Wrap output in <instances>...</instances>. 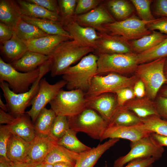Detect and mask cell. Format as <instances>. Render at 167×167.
<instances>
[{"label":"cell","mask_w":167,"mask_h":167,"mask_svg":"<svg viewBox=\"0 0 167 167\" xmlns=\"http://www.w3.org/2000/svg\"><path fill=\"white\" fill-rule=\"evenodd\" d=\"M94 49L73 39L62 42L48 56L51 76L54 77L62 75L71 65L92 53Z\"/></svg>","instance_id":"1"},{"label":"cell","mask_w":167,"mask_h":167,"mask_svg":"<svg viewBox=\"0 0 167 167\" xmlns=\"http://www.w3.org/2000/svg\"><path fill=\"white\" fill-rule=\"evenodd\" d=\"M98 56L92 53L84 57L76 65L70 66L62 75L68 90L80 89L86 92L93 77L97 75Z\"/></svg>","instance_id":"2"},{"label":"cell","mask_w":167,"mask_h":167,"mask_svg":"<svg viewBox=\"0 0 167 167\" xmlns=\"http://www.w3.org/2000/svg\"><path fill=\"white\" fill-rule=\"evenodd\" d=\"M50 62L48 60L39 66L41 70L39 76L32 85L29 90L24 93H15L10 88L7 82L0 81V87L5 99L8 110L15 118L24 114L26 108L31 105L32 101L38 91L40 81L50 71Z\"/></svg>","instance_id":"3"},{"label":"cell","mask_w":167,"mask_h":167,"mask_svg":"<svg viewBox=\"0 0 167 167\" xmlns=\"http://www.w3.org/2000/svg\"><path fill=\"white\" fill-rule=\"evenodd\" d=\"M137 80L135 76L128 77L113 72L105 76L96 75L92 78L89 88L85 92L86 102L103 93H115L124 88H133Z\"/></svg>","instance_id":"4"},{"label":"cell","mask_w":167,"mask_h":167,"mask_svg":"<svg viewBox=\"0 0 167 167\" xmlns=\"http://www.w3.org/2000/svg\"><path fill=\"white\" fill-rule=\"evenodd\" d=\"M67 118L70 129L100 140L108 125L96 111L87 107L77 114Z\"/></svg>","instance_id":"5"},{"label":"cell","mask_w":167,"mask_h":167,"mask_svg":"<svg viewBox=\"0 0 167 167\" xmlns=\"http://www.w3.org/2000/svg\"><path fill=\"white\" fill-rule=\"evenodd\" d=\"M165 58L140 64L135 71L144 84L146 93L151 100L155 98L161 87L166 82L164 70Z\"/></svg>","instance_id":"6"},{"label":"cell","mask_w":167,"mask_h":167,"mask_svg":"<svg viewBox=\"0 0 167 167\" xmlns=\"http://www.w3.org/2000/svg\"><path fill=\"white\" fill-rule=\"evenodd\" d=\"M49 104L57 115L72 117L86 108L85 92L80 89L65 91L62 89Z\"/></svg>","instance_id":"7"},{"label":"cell","mask_w":167,"mask_h":167,"mask_svg":"<svg viewBox=\"0 0 167 167\" xmlns=\"http://www.w3.org/2000/svg\"><path fill=\"white\" fill-rule=\"evenodd\" d=\"M40 73L39 67L29 72L19 71L0 57V81L7 82L15 93H20L28 91L30 87L38 78Z\"/></svg>","instance_id":"8"},{"label":"cell","mask_w":167,"mask_h":167,"mask_svg":"<svg viewBox=\"0 0 167 167\" xmlns=\"http://www.w3.org/2000/svg\"><path fill=\"white\" fill-rule=\"evenodd\" d=\"M97 74L113 72L121 75L135 71L138 65L137 54H102L98 56Z\"/></svg>","instance_id":"9"},{"label":"cell","mask_w":167,"mask_h":167,"mask_svg":"<svg viewBox=\"0 0 167 167\" xmlns=\"http://www.w3.org/2000/svg\"><path fill=\"white\" fill-rule=\"evenodd\" d=\"M130 146V151L115 160L113 167H122L131 161L138 158L152 157L157 161L162 156L164 152L163 147L158 144L150 135L131 141Z\"/></svg>","instance_id":"10"},{"label":"cell","mask_w":167,"mask_h":167,"mask_svg":"<svg viewBox=\"0 0 167 167\" xmlns=\"http://www.w3.org/2000/svg\"><path fill=\"white\" fill-rule=\"evenodd\" d=\"M150 22L133 15L122 21L104 24L103 27L107 33L121 36L130 41L150 34L152 32L146 27L147 24Z\"/></svg>","instance_id":"11"},{"label":"cell","mask_w":167,"mask_h":167,"mask_svg":"<svg viewBox=\"0 0 167 167\" xmlns=\"http://www.w3.org/2000/svg\"><path fill=\"white\" fill-rule=\"evenodd\" d=\"M66 84V82L63 79L53 84H50L45 78H42L40 80L38 91L31 103L32 107L26 112L33 122H35L42 110L56 97Z\"/></svg>","instance_id":"12"},{"label":"cell","mask_w":167,"mask_h":167,"mask_svg":"<svg viewBox=\"0 0 167 167\" xmlns=\"http://www.w3.org/2000/svg\"><path fill=\"white\" fill-rule=\"evenodd\" d=\"M98 34L99 38L92 53L97 56L102 54H122L133 53L129 41L122 37L105 32H98Z\"/></svg>","instance_id":"13"},{"label":"cell","mask_w":167,"mask_h":167,"mask_svg":"<svg viewBox=\"0 0 167 167\" xmlns=\"http://www.w3.org/2000/svg\"><path fill=\"white\" fill-rule=\"evenodd\" d=\"M152 133L145 128L142 122L130 126L109 124L100 141L109 138L123 139L134 141L150 136Z\"/></svg>","instance_id":"14"},{"label":"cell","mask_w":167,"mask_h":167,"mask_svg":"<svg viewBox=\"0 0 167 167\" xmlns=\"http://www.w3.org/2000/svg\"><path fill=\"white\" fill-rule=\"evenodd\" d=\"M64 29L73 40L85 46L94 49L99 38L98 32L94 28L82 26L73 18L62 20Z\"/></svg>","instance_id":"15"},{"label":"cell","mask_w":167,"mask_h":167,"mask_svg":"<svg viewBox=\"0 0 167 167\" xmlns=\"http://www.w3.org/2000/svg\"><path fill=\"white\" fill-rule=\"evenodd\" d=\"M73 18L81 25L94 28L97 32H101L106 33L103 27V25L116 21L103 2L90 11L74 16Z\"/></svg>","instance_id":"16"},{"label":"cell","mask_w":167,"mask_h":167,"mask_svg":"<svg viewBox=\"0 0 167 167\" xmlns=\"http://www.w3.org/2000/svg\"><path fill=\"white\" fill-rule=\"evenodd\" d=\"M57 142L49 136L36 135L30 142L26 162L38 164L43 162Z\"/></svg>","instance_id":"17"},{"label":"cell","mask_w":167,"mask_h":167,"mask_svg":"<svg viewBox=\"0 0 167 167\" xmlns=\"http://www.w3.org/2000/svg\"><path fill=\"white\" fill-rule=\"evenodd\" d=\"M116 95L113 93L102 94L86 102V107L98 112L109 124L118 107Z\"/></svg>","instance_id":"18"},{"label":"cell","mask_w":167,"mask_h":167,"mask_svg":"<svg viewBox=\"0 0 167 167\" xmlns=\"http://www.w3.org/2000/svg\"><path fill=\"white\" fill-rule=\"evenodd\" d=\"M71 40L73 39L63 36L49 35L34 40L23 41L28 50L49 56L60 44Z\"/></svg>","instance_id":"19"},{"label":"cell","mask_w":167,"mask_h":167,"mask_svg":"<svg viewBox=\"0 0 167 167\" xmlns=\"http://www.w3.org/2000/svg\"><path fill=\"white\" fill-rule=\"evenodd\" d=\"M28 51L23 40L14 32L10 40L0 44V52L3 58L2 59L10 64L20 58Z\"/></svg>","instance_id":"20"},{"label":"cell","mask_w":167,"mask_h":167,"mask_svg":"<svg viewBox=\"0 0 167 167\" xmlns=\"http://www.w3.org/2000/svg\"><path fill=\"white\" fill-rule=\"evenodd\" d=\"M119 140L110 139L96 147L79 153L74 167H93L101 156Z\"/></svg>","instance_id":"21"},{"label":"cell","mask_w":167,"mask_h":167,"mask_svg":"<svg viewBox=\"0 0 167 167\" xmlns=\"http://www.w3.org/2000/svg\"><path fill=\"white\" fill-rule=\"evenodd\" d=\"M29 117L24 113L16 117L11 123L7 125L12 134L28 142L32 141L36 136L34 126Z\"/></svg>","instance_id":"22"},{"label":"cell","mask_w":167,"mask_h":167,"mask_svg":"<svg viewBox=\"0 0 167 167\" xmlns=\"http://www.w3.org/2000/svg\"><path fill=\"white\" fill-rule=\"evenodd\" d=\"M49 59V57L28 51L20 58L10 64L16 70L22 72L32 71Z\"/></svg>","instance_id":"23"},{"label":"cell","mask_w":167,"mask_h":167,"mask_svg":"<svg viewBox=\"0 0 167 167\" xmlns=\"http://www.w3.org/2000/svg\"><path fill=\"white\" fill-rule=\"evenodd\" d=\"M16 1L23 15L62 22V18L59 15L48 11L40 5L30 2L26 0H17Z\"/></svg>","instance_id":"24"},{"label":"cell","mask_w":167,"mask_h":167,"mask_svg":"<svg viewBox=\"0 0 167 167\" xmlns=\"http://www.w3.org/2000/svg\"><path fill=\"white\" fill-rule=\"evenodd\" d=\"M30 142L12 134L7 147L8 158L12 162H26Z\"/></svg>","instance_id":"25"},{"label":"cell","mask_w":167,"mask_h":167,"mask_svg":"<svg viewBox=\"0 0 167 167\" xmlns=\"http://www.w3.org/2000/svg\"><path fill=\"white\" fill-rule=\"evenodd\" d=\"M124 106L141 119L159 116L155 103L148 97L133 99L126 102Z\"/></svg>","instance_id":"26"},{"label":"cell","mask_w":167,"mask_h":167,"mask_svg":"<svg viewBox=\"0 0 167 167\" xmlns=\"http://www.w3.org/2000/svg\"><path fill=\"white\" fill-rule=\"evenodd\" d=\"M21 19L25 22L36 26L48 34L63 36L73 39L69 34L63 28L61 22L31 17L23 15Z\"/></svg>","instance_id":"27"},{"label":"cell","mask_w":167,"mask_h":167,"mask_svg":"<svg viewBox=\"0 0 167 167\" xmlns=\"http://www.w3.org/2000/svg\"><path fill=\"white\" fill-rule=\"evenodd\" d=\"M22 15L16 0H0V22L12 28L21 19Z\"/></svg>","instance_id":"28"},{"label":"cell","mask_w":167,"mask_h":167,"mask_svg":"<svg viewBox=\"0 0 167 167\" xmlns=\"http://www.w3.org/2000/svg\"><path fill=\"white\" fill-rule=\"evenodd\" d=\"M167 37V35L153 31L139 39L129 41L132 52L137 54L148 50L156 46Z\"/></svg>","instance_id":"29"},{"label":"cell","mask_w":167,"mask_h":167,"mask_svg":"<svg viewBox=\"0 0 167 167\" xmlns=\"http://www.w3.org/2000/svg\"><path fill=\"white\" fill-rule=\"evenodd\" d=\"M103 3L116 21L128 18L134 11L130 2L126 0H103Z\"/></svg>","instance_id":"30"},{"label":"cell","mask_w":167,"mask_h":167,"mask_svg":"<svg viewBox=\"0 0 167 167\" xmlns=\"http://www.w3.org/2000/svg\"><path fill=\"white\" fill-rule=\"evenodd\" d=\"M79 154L57 143L46 156L43 163L53 165L57 162H64L75 166Z\"/></svg>","instance_id":"31"},{"label":"cell","mask_w":167,"mask_h":167,"mask_svg":"<svg viewBox=\"0 0 167 167\" xmlns=\"http://www.w3.org/2000/svg\"><path fill=\"white\" fill-rule=\"evenodd\" d=\"M13 32L19 38L29 41L49 35L36 26L30 24L21 19L12 27Z\"/></svg>","instance_id":"32"},{"label":"cell","mask_w":167,"mask_h":167,"mask_svg":"<svg viewBox=\"0 0 167 167\" xmlns=\"http://www.w3.org/2000/svg\"><path fill=\"white\" fill-rule=\"evenodd\" d=\"M57 115L51 109L44 108L40 113L34 125L36 135L48 136Z\"/></svg>","instance_id":"33"},{"label":"cell","mask_w":167,"mask_h":167,"mask_svg":"<svg viewBox=\"0 0 167 167\" xmlns=\"http://www.w3.org/2000/svg\"><path fill=\"white\" fill-rule=\"evenodd\" d=\"M77 132L70 129L68 130L57 143L75 152L80 153L92 148L81 142L77 138Z\"/></svg>","instance_id":"34"},{"label":"cell","mask_w":167,"mask_h":167,"mask_svg":"<svg viewBox=\"0 0 167 167\" xmlns=\"http://www.w3.org/2000/svg\"><path fill=\"white\" fill-rule=\"evenodd\" d=\"M141 122V118L123 106H118L108 125L130 126Z\"/></svg>","instance_id":"35"},{"label":"cell","mask_w":167,"mask_h":167,"mask_svg":"<svg viewBox=\"0 0 167 167\" xmlns=\"http://www.w3.org/2000/svg\"><path fill=\"white\" fill-rule=\"evenodd\" d=\"M137 55L138 64L167 57V37L154 47L143 52L137 54Z\"/></svg>","instance_id":"36"},{"label":"cell","mask_w":167,"mask_h":167,"mask_svg":"<svg viewBox=\"0 0 167 167\" xmlns=\"http://www.w3.org/2000/svg\"><path fill=\"white\" fill-rule=\"evenodd\" d=\"M145 128L153 132L167 136V121L158 115L141 119Z\"/></svg>","instance_id":"37"},{"label":"cell","mask_w":167,"mask_h":167,"mask_svg":"<svg viewBox=\"0 0 167 167\" xmlns=\"http://www.w3.org/2000/svg\"><path fill=\"white\" fill-rule=\"evenodd\" d=\"M69 129L67 117L63 115H57L48 136L57 142Z\"/></svg>","instance_id":"38"},{"label":"cell","mask_w":167,"mask_h":167,"mask_svg":"<svg viewBox=\"0 0 167 167\" xmlns=\"http://www.w3.org/2000/svg\"><path fill=\"white\" fill-rule=\"evenodd\" d=\"M151 0H131L135 7L139 18L143 21L151 22L156 19L152 15L150 6Z\"/></svg>","instance_id":"39"},{"label":"cell","mask_w":167,"mask_h":167,"mask_svg":"<svg viewBox=\"0 0 167 167\" xmlns=\"http://www.w3.org/2000/svg\"><path fill=\"white\" fill-rule=\"evenodd\" d=\"M58 1L60 15L62 20L67 19L74 16L77 0H59Z\"/></svg>","instance_id":"40"},{"label":"cell","mask_w":167,"mask_h":167,"mask_svg":"<svg viewBox=\"0 0 167 167\" xmlns=\"http://www.w3.org/2000/svg\"><path fill=\"white\" fill-rule=\"evenodd\" d=\"M101 0H77L74 16L88 12L101 4Z\"/></svg>","instance_id":"41"},{"label":"cell","mask_w":167,"mask_h":167,"mask_svg":"<svg viewBox=\"0 0 167 167\" xmlns=\"http://www.w3.org/2000/svg\"><path fill=\"white\" fill-rule=\"evenodd\" d=\"M12 134L7 125L0 126V157L9 160L6 156L7 147L10 138ZM10 161V160H9Z\"/></svg>","instance_id":"42"},{"label":"cell","mask_w":167,"mask_h":167,"mask_svg":"<svg viewBox=\"0 0 167 167\" xmlns=\"http://www.w3.org/2000/svg\"><path fill=\"white\" fill-rule=\"evenodd\" d=\"M118 106H124L127 101L134 99L135 97L133 88L128 87L121 89L115 93Z\"/></svg>","instance_id":"43"},{"label":"cell","mask_w":167,"mask_h":167,"mask_svg":"<svg viewBox=\"0 0 167 167\" xmlns=\"http://www.w3.org/2000/svg\"><path fill=\"white\" fill-rule=\"evenodd\" d=\"M146 27L152 32L158 30L160 32L167 35V17L156 19L147 24Z\"/></svg>","instance_id":"44"},{"label":"cell","mask_w":167,"mask_h":167,"mask_svg":"<svg viewBox=\"0 0 167 167\" xmlns=\"http://www.w3.org/2000/svg\"><path fill=\"white\" fill-rule=\"evenodd\" d=\"M40 5L51 12L60 15L58 1L56 0H26Z\"/></svg>","instance_id":"45"},{"label":"cell","mask_w":167,"mask_h":167,"mask_svg":"<svg viewBox=\"0 0 167 167\" xmlns=\"http://www.w3.org/2000/svg\"><path fill=\"white\" fill-rule=\"evenodd\" d=\"M156 161L152 157L138 158L131 161L122 167H152V164Z\"/></svg>","instance_id":"46"},{"label":"cell","mask_w":167,"mask_h":167,"mask_svg":"<svg viewBox=\"0 0 167 167\" xmlns=\"http://www.w3.org/2000/svg\"><path fill=\"white\" fill-rule=\"evenodd\" d=\"M155 104L159 116L167 121V98L161 96Z\"/></svg>","instance_id":"47"},{"label":"cell","mask_w":167,"mask_h":167,"mask_svg":"<svg viewBox=\"0 0 167 167\" xmlns=\"http://www.w3.org/2000/svg\"><path fill=\"white\" fill-rule=\"evenodd\" d=\"M13 32L12 27L0 22V44L10 40L12 36Z\"/></svg>","instance_id":"48"},{"label":"cell","mask_w":167,"mask_h":167,"mask_svg":"<svg viewBox=\"0 0 167 167\" xmlns=\"http://www.w3.org/2000/svg\"><path fill=\"white\" fill-rule=\"evenodd\" d=\"M154 6L155 14L163 17H167V0H156Z\"/></svg>","instance_id":"49"},{"label":"cell","mask_w":167,"mask_h":167,"mask_svg":"<svg viewBox=\"0 0 167 167\" xmlns=\"http://www.w3.org/2000/svg\"><path fill=\"white\" fill-rule=\"evenodd\" d=\"M133 89L135 96L138 98L144 97L146 92L145 86L143 82L139 79L135 82Z\"/></svg>","instance_id":"50"},{"label":"cell","mask_w":167,"mask_h":167,"mask_svg":"<svg viewBox=\"0 0 167 167\" xmlns=\"http://www.w3.org/2000/svg\"><path fill=\"white\" fill-rule=\"evenodd\" d=\"M15 117L11 114L8 113L0 109V123L9 125L14 120Z\"/></svg>","instance_id":"51"},{"label":"cell","mask_w":167,"mask_h":167,"mask_svg":"<svg viewBox=\"0 0 167 167\" xmlns=\"http://www.w3.org/2000/svg\"><path fill=\"white\" fill-rule=\"evenodd\" d=\"M150 136L159 145L163 147H167V136L154 132L151 134Z\"/></svg>","instance_id":"52"},{"label":"cell","mask_w":167,"mask_h":167,"mask_svg":"<svg viewBox=\"0 0 167 167\" xmlns=\"http://www.w3.org/2000/svg\"><path fill=\"white\" fill-rule=\"evenodd\" d=\"M13 162L3 157H0V167H11Z\"/></svg>","instance_id":"53"},{"label":"cell","mask_w":167,"mask_h":167,"mask_svg":"<svg viewBox=\"0 0 167 167\" xmlns=\"http://www.w3.org/2000/svg\"><path fill=\"white\" fill-rule=\"evenodd\" d=\"M35 164L26 162H13L11 167H32Z\"/></svg>","instance_id":"54"},{"label":"cell","mask_w":167,"mask_h":167,"mask_svg":"<svg viewBox=\"0 0 167 167\" xmlns=\"http://www.w3.org/2000/svg\"><path fill=\"white\" fill-rule=\"evenodd\" d=\"M53 167H74L75 165L72 164L64 162H58L54 163Z\"/></svg>","instance_id":"55"},{"label":"cell","mask_w":167,"mask_h":167,"mask_svg":"<svg viewBox=\"0 0 167 167\" xmlns=\"http://www.w3.org/2000/svg\"><path fill=\"white\" fill-rule=\"evenodd\" d=\"M0 109L3 111L7 112L8 111V108L6 104H5L2 101L1 97H0Z\"/></svg>","instance_id":"56"},{"label":"cell","mask_w":167,"mask_h":167,"mask_svg":"<svg viewBox=\"0 0 167 167\" xmlns=\"http://www.w3.org/2000/svg\"><path fill=\"white\" fill-rule=\"evenodd\" d=\"M164 73L165 78L166 79L167 83V57H166L164 65Z\"/></svg>","instance_id":"57"},{"label":"cell","mask_w":167,"mask_h":167,"mask_svg":"<svg viewBox=\"0 0 167 167\" xmlns=\"http://www.w3.org/2000/svg\"><path fill=\"white\" fill-rule=\"evenodd\" d=\"M161 95V96L167 98V88L162 91Z\"/></svg>","instance_id":"58"},{"label":"cell","mask_w":167,"mask_h":167,"mask_svg":"<svg viewBox=\"0 0 167 167\" xmlns=\"http://www.w3.org/2000/svg\"><path fill=\"white\" fill-rule=\"evenodd\" d=\"M32 167H43V163L35 164Z\"/></svg>","instance_id":"59"},{"label":"cell","mask_w":167,"mask_h":167,"mask_svg":"<svg viewBox=\"0 0 167 167\" xmlns=\"http://www.w3.org/2000/svg\"><path fill=\"white\" fill-rule=\"evenodd\" d=\"M43 167H53V165L51 164L43 163Z\"/></svg>","instance_id":"60"},{"label":"cell","mask_w":167,"mask_h":167,"mask_svg":"<svg viewBox=\"0 0 167 167\" xmlns=\"http://www.w3.org/2000/svg\"><path fill=\"white\" fill-rule=\"evenodd\" d=\"M104 167H107V165L106 163H105V166H104Z\"/></svg>","instance_id":"61"}]
</instances>
